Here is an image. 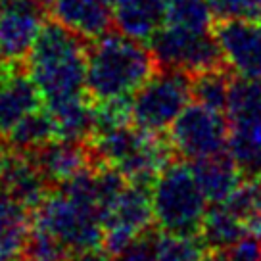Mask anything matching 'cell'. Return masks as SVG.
Listing matches in <instances>:
<instances>
[{
  "label": "cell",
  "instance_id": "17",
  "mask_svg": "<svg viewBox=\"0 0 261 261\" xmlns=\"http://www.w3.org/2000/svg\"><path fill=\"white\" fill-rule=\"evenodd\" d=\"M198 187L202 188L207 204H223L244 180L242 173L227 152L188 162Z\"/></svg>",
  "mask_w": 261,
  "mask_h": 261
},
{
  "label": "cell",
  "instance_id": "3",
  "mask_svg": "<svg viewBox=\"0 0 261 261\" xmlns=\"http://www.w3.org/2000/svg\"><path fill=\"white\" fill-rule=\"evenodd\" d=\"M158 69L146 42L114 29L89 44L87 94L90 100L133 96Z\"/></svg>",
  "mask_w": 261,
  "mask_h": 261
},
{
  "label": "cell",
  "instance_id": "7",
  "mask_svg": "<svg viewBox=\"0 0 261 261\" xmlns=\"http://www.w3.org/2000/svg\"><path fill=\"white\" fill-rule=\"evenodd\" d=\"M148 46L162 69H177L194 75L204 69L227 65L212 31H194L165 23L148 41Z\"/></svg>",
  "mask_w": 261,
  "mask_h": 261
},
{
  "label": "cell",
  "instance_id": "4",
  "mask_svg": "<svg viewBox=\"0 0 261 261\" xmlns=\"http://www.w3.org/2000/svg\"><path fill=\"white\" fill-rule=\"evenodd\" d=\"M152 205L155 227L160 230L200 234L207 200L187 160L175 158L163 167L152 187Z\"/></svg>",
  "mask_w": 261,
  "mask_h": 261
},
{
  "label": "cell",
  "instance_id": "13",
  "mask_svg": "<svg viewBox=\"0 0 261 261\" xmlns=\"http://www.w3.org/2000/svg\"><path fill=\"white\" fill-rule=\"evenodd\" d=\"M48 14L87 41H96L115 29L108 0H48Z\"/></svg>",
  "mask_w": 261,
  "mask_h": 261
},
{
  "label": "cell",
  "instance_id": "16",
  "mask_svg": "<svg viewBox=\"0 0 261 261\" xmlns=\"http://www.w3.org/2000/svg\"><path fill=\"white\" fill-rule=\"evenodd\" d=\"M0 182L31 212H35L42 204V200L52 190V185L44 179V175L31 160V155L19 154L14 150H10Z\"/></svg>",
  "mask_w": 261,
  "mask_h": 261
},
{
  "label": "cell",
  "instance_id": "22",
  "mask_svg": "<svg viewBox=\"0 0 261 261\" xmlns=\"http://www.w3.org/2000/svg\"><path fill=\"white\" fill-rule=\"evenodd\" d=\"M158 232L160 228L155 225L146 228L114 255V261H158Z\"/></svg>",
  "mask_w": 261,
  "mask_h": 261
},
{
  "label": "cell",
  "instance_id": "1",
  "mask_svg": "<svg viewBox=\"0 0 261 261\" xmlns=\"http://www.w3.org/2000/svg\"><path fill=\"white\" fill-rule=\"evenodd\" d=\"M92 167L54 187L33 212V223L73 255L98 250L104 242V219L98 207Z\"/></svg>",
  "mask_w": 261,
  "mask_h": 261
},
{
  "label": "cell",
  "instance_id": "23",
  "mask_svg": "<svg viewBox=\"0 0 261 261\" xmlns=\"http://www.w3.org/2000/svg\"><path fill=\"white\" fill-rule=\"evenodd\" d=\"M215 19H261V0H210Z\"/></svg>",
  "mask_w": 261,
  "mask_h": 261
},
{
  "label": "cell",
  "instance_id": "28",
  "mask_svg": "<svg viewBox=\"0 0 261 261\" xmlns=\"http://www.w3.org/2000/svg\"><path fill=\"white\" fill-rule=\"evenodd\" d=\"M44 2H46V4H48V0H44Z\"/></svg>",
  "mask_w": 261,
  "mask_h": 261
},
{
  "label": "cell",
  "instance_id": "24",
  "mask_svg": "<svg viewBox=\"0 0 261 261\" xmlns=\"http://www.w3.org/2000/svg\"><path fill=\"white\" fill-rule=\"evenodd\" d=\"M213 261H261V240L244 237L223 250H213Z\"/></svg>",
  "mask_w": 261,
  "mask_h": 261
},
{
  "label": "cell",
  "instance_id": "18",
  "mask_svg": "<svg viewBox=\"0 0 261 261\" xmlns=\"http://www.w3.org/2000/svg\"><path fill=\"white\" fill-rule=\"evenodd\" d=\"M2 139L6 140L10 150L19 152V154H31L44 144L60 139V133H58V125L52 114L46 110V106H42L25 115Z\"/></svg>",
  "mask_w": 261,
  "mask_h": 261
},
{
  "label": "cell",
  "instance_id": "2",
  "mask_svg": "<svg viewBox=\"0 0 261 261\" xmlns=\"http://www.w3.org/2000/svg\"><path fill=\"white\" fill-rule=\"evenodd\" d=\"M89 44L85 37L56 19H46L27 56V67L44 106L87 94Z\"/></svg>",
  "mask_w": 261,
  "mask_h": 261
},
{
  "label": "cell",
  "instance_id": "20",
  "mask_svg": "<svg viewBox=\"0 0 261 261\" xmlns=\"http://www.w3.org/2000/svg\"><path fill=\"white\" fill-rule=\"evenodd\" d=\"M200 237L212 250H223L248 237L242 219L225 204H212L207 207L200 228Z\"/></svg>",
  "mask_w": 261,
  "mask_h": 261
},
{
  "label": "cell",
  "instance_id": "14",
  "mask_svg": "<svg viewBox=\"0 0 261 261\" xmlns=\"http://www.w3.org/2000/svg\"><path fill=\"white\" fill-rule=\"evenodd\" d=\"M33 212L0 182V261H27Z\"/></svg>",
  "mask_w": 261,
  "mask_h": 261
},
{
  "label": "cell",
  "instance_id": "27",
  "mask_svg": "<svg viewBox=\"0 0 261 261\" xmlns=\"http://www.w3.org/2000/svg\"><path fill=\"white\" fill-rule=\"evenodd\" d=\"M6 2H10V0H0V4H6Z\"/></svg>",
  "mask_w": 261,
  "mask_h": 261
},
{
  "label": "cell",
  "instance_id": "25",
  "mask_svg": "<svg viewBox=\"0 0 261 261\" xmlns=\"http://www.w3.org/2000/svg\"><path fill=\"white\" fill-rule=\"evenodd\" d=\"M8 155H10V146L6 144V140L0 139V177L4 173V167H6V162H8Z\"/></svg>",
  "mask_w": 261,
  "mask_h": 261
},
{
  "label": "cell",
  "instance_id": "11",
  "mask_svg": "<svg viewBox=\"0 0 261 261\" xmlns=\"http://www.w3.org/2000/svg\"><path fill=\"white\" fill-rule=\"evenodd\" d=\"M44 106L27 62L0 64V137H6L27 114Z\"/></svg>",
  "mask_w": 261,
  "mask_h": 261
},
{
  "label": "cell",
  "instance_id": "21",
  "mask_svg": "<svg viewBox=\"0 0 261 261\" xmlns=\"http://www.w3.org/2000/svg\"><path fill=\"white\" fill-rule=\"evenodd\" d=\"M194 31H212L213 12L210 0H169L167 21Z\"/></svg>",
  "mask_w": 261,
  "mask_h": 261
},
{
  "label": "cell",
  "instance_id": "6",
  "mask_svg": "<svg viewBox=\"0 0 261 261\" xmlns=\"http://www.w3.org/2000/svg\"><path fill=\"white\" fill-rule=\"evenodd\" d=\"M190 100V73L160 67L133 94V125L152 133H165Z\"/></svg>",
  "mask_w": 261,
  "mask_h": 261
},
{
  "label": "cell",
  "instance_id": "19",
  "mask_svg": "<svg viewBox=\"0 0 261 261\" xmlns=\"http://www.w3.org/2000/svg\"><path fill=\"white\" fill-rule=\"evenodd\" d=\"M234 77H237V73L230 69L228 64L190 75L192 100L198 102V104H204L207 108H213L217 112L227 114L228 96H230Z\"/></svg>",
  "mask_w": 261,
  "mask_h": 261
},
{
  "label": "cell",
  "instance_id": "8",
  "mask_svg": "<svg viewBox=\"0 0 261 261\" xmlns=\"http://www.w3.org/2000/svg\"><path fill=\"white\" fill-rule=\"evenodd\" d=\"M228 117L204 104H188L173 121L169 140L175 155L187 162L223 154L228 150Z\"/></svg>",
  "mask_w": 261,
  "mask_h": 261
},
{
  "label": "cell",
  "instance_id": "12",
  "mask_svg": "<svg viewBox=\"0 0 261 261\" xmlns=\"http://www.w3.org/2000/svg\"><path fill=\"white\" fill-rule=\"evenodd\" d=\"M27 155H31L52 188L71 180L94 165L89 140L56 139Z\"/></svg>",
  "mask_w": 261,
  "mask_h": 261
},
{
  "label": "cell",
  "instance_id": "9",
  "mask_svg": "<svg viewBox=\"0 0 261 261\" xmlns=\"http://www.w3.org/2000/svg\"><path fill=\"white\" fill-rule=\"evenodd\" d=\"M44 0H10L0 4V50L10 62H27L44 21L48 19Z\"/></svg>",
  "mask_w": 261,
  "mask_h": 261
},
{
  "label": "cell",
  "instance_id": "10",
  "mask_svg": "<svg viewBox=\"0 0 261 261\" xmlns=\"http://www.w3.org/2000/svg\"><path fill=\"white\" fill-rule=\"evenodd\" d=\"M212 33L234 73L261 79V19H215Z\"/></svg>",
  "mask_w": 261,
  "mask_h": 261
},
{
  "label": "cell",
  "instance_id": "5",
  "mask_svg": "<svg viewBox=\"0 0 261 261\" xmlns=\"http://www.w3.org/2000/svg\"><path fill=\"white\" fill-rule=\"evenodd\" d=\"M228 154L244 179L261 177V79L237 75L227 106Z\"/></svg>",
  "mask_w": 261,
  "mask_h": 261
},
{
  "label": "cell",
  "instance_id": "15",
  "mask_svg": "<svg viewBox=\"0 0 261 261\" xmlns=\"http://www.w3.org/2000/svg\"><path fill=\"white\" fill-rule=\"evenodd\" d=\"M167 8L169 0H114L115 29L148 44L167 21Z\"/></svg>",
  "mask_w": 261,
  "mask_h": 261
},
{
  "label": "cell",
  "instance_id": "26",
  "mask_svg": "<svg viewBox=\"0 0 261 261\" xmlns=\"http://www.w3.org/2000/svg\"><path fill=\"white\" fill-rule=\"evenodd\" d=\"M257 185H259V194H261V177L257 179Z\"/></svg>",
  "mask_w": 261,
  "mask_h": 261
}]
</instances>
